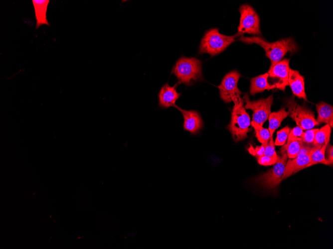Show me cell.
<instances>
[{
  "mask_svg": "<svg viewBox=\"0 0 333 249\" xmlns=\"http://www.w3.org/2000/svg\"><path fill=\"white\" fill-rule=\"evenodd\" d=\"M239 40L247 44H257L262 47L265 51L266 56L271 61L269 69L282 60L287 52L293 54L298 50L297 45L292 38H284L271 43L260 37H245L242 35Z\"/></svg>",
  "mask_w": 333,
  "mask_h": 249,
  "instance_id": "6da1fadb",
  "label": "cell"
},
{
  "mask_svg": "<svg viewBox=\"0 0 333 249\" xmlns=\"http://www.w3.org/2000/svg\"><path fill=\"white\" fill-rule=\"evenodd\" d=\"M201 68V63L198 59L182 56L176 61L171 73L177 78L178 84L188 86L202 79Z\"/></svg>",
  "mask_w": 333,
  "mask_h": 249,
  "instance_id": "7a4b0ae2",
  "label": "cell"
},
{
  "mask_svg": "<svg viewBox=\"0 0 333 249\" xmlns=\"http://www.w3.org/2000/svg\"><path fill=\"white\" fill-rule=\"evenodd\" d=\"M239 36H240L238 33L227 36L220 33L217 28L210 29L205 33L201 40L199 53L215 56L222 52Z\"/></svg>",
  "mask_w": 333,
  "mask_h": 249,
  "instance_id": "3957f363",
  "label": "cell"
},
{
  "mask_svg": "<svg viewBox=\"0 0 333 249\" xmlns=\"http://www.w3.org/2000/svg\"><path fill=\"white\" fill-rule=\"evenodd\" d=\"M243 99L234 104L230 122L227 126L233 140L235 142L242 141L247 137V133L252 131L249 127L250 118L244 106Z\"/></svg>",
  "mask_w": 333,
  "mask_h": 249,
  "instance_id": "277c9868",
  "label": "cell"
},
{
  "mask_svg": "<svg viewBox=\"0 0 333 249\" xmlns=\"http://www.w3.org/2000/svg\"><path fill=\"white\" fill-rule=\"evenodd\" d=\"M285 103L289 115L302 130L311 129L320 124L315 119L314 113L305 104L297 103L294 95L286 99Z\"/></svg>",
  "mask_w": 333,
  "mask_h": 249,
  "instance_id": "5b68a950",
  "label": "cell"
},
{
  "mask_svg": "<svg viewBox=\"0 0 333 249\" xmlns=\"http://www.w3.org/2000/svg\"><path fill=\"white\" fill-rule=\"evenodd\" d=\"M240 77L241 75L237 71H232L224 77L218 86L220 98L225 103L233 101L235 104L242 100L240 97L242 92L237 87Z\"/></svg>",
  "mask_w": 333,
  "mask_h": 249,
  "instance_id": "8992f818",
  "label": "cell"
},
{
  "mask_svg": "<svg viewBox=\"0 0 333 249\" xmlns=\"http://www.w3.org/2000/svg\"><path fill=\"white\" fill-rule=\"evenodd\" d=\"M239 11L240 19L237 33L240 36L244 33L261 35L259 17L254 9L245 4L240 6Z\"/></svg>",
  "mask_w": 333,
  "mask_h": 249,
  "instance_id": "52a82bcc",
  "label": "cell"
},
{
  "mask_svg": "<svg viewBox=\"0 0 333 249\" xmlns=\"http://www.w3.org/2000/svg\"><path fill=\"white\" fill-rule=\"evenodd\" d=\"M243 100L246 103L245 108L253 111V121L263 126L271 113V108L273 101V95H270L266 98L251 101L248 94L245 93L243 96Z\"/></svg>",
  "mask_w": 333,
  "mask_h": 249,
  "instance_id": "ba28073f",
  "label": "cell"
},
{
  "mask_svg": "<svg viewBox=\"0 0 333 249\" xmlns=\"http://www.w3.org/2000/svg\"><path fill=\"white\" fill-rule=\"evenodd\" d=\"M288 156L286 153L279 158L274 166L266 173L257 177L255 181L268 189L276 187L283 179Z\"/></svg>",
  "mask_w": 333,
  "mask_h": 249,
  "instance_id": "9c48e42d",
  "label": "cell"
},
{
  "mask_svg": "<svg viewBox=\"0 0 333 249\" xmlns=\"http://www.w3.org/2000/svg\"><path fill=\"white\" fill-rule=\"evenodd\" d=\"M290 59L285 58L281 60L267 72L268 82L271 85H275L277 88L284 91L288 85Z\"/></svg>",
  "mask_w": 333,
  "mask_h": 249,
  "instance_id": "30bf717a",
  "label": "cell"
},
{
  "mask_svg": "<svg viewBox=\"0 0 333 249\" xmlns=\"http://www.w3.org/2000/svg\"><path fill=\"white\" fill-rule=\"evenodd\" d=\"M178 83L171 86L166 83L161 88L159 94V105L162 108L174 107L176 100L179 98L181 93L176 91Z\"/></svg>",
  "mask_w": 333,
  "mask_h": 249,
  "instance_id": "8fae6325",
  "label": "cell"
},
{
  "mask_svg": "<svg viewBox=\"0 0 333 249\" xmlns=\"http://www.w3.org/2000/svg\"><path fill=\"white\" fill-rule=\"evenodd\" d=\"M181 113L184 122L183 127L185 131L191 134L197 133L203 126V123L199 114L194 110H186L175 105L174 106Z\"/></svg>",
  "mask_w": 333,
  "mask_h": 249,
  "instance_id": "7c38bea8",
  "label": "cell"
},
{
  "mask_svg": "<svg viewBox=\"0 0 333 249\" xmlns=\"http://www.w3.org/2000/svg\"><path fill=\"white\" fill-rule=\"evenodd\" d=\"M313 153L307 154H302L297 156L293 160L287 161L283 179H285L293 173L305 168L311 162V155Z\"/></svg>",
  "mask_w": 333,
  "mask_h": 249,
  "instance_id": "4fadbf2b",
  "label": "cell"
},
{
  "mask_svg": "<svg viewBox=\"0 0 333 249\" xmlns=\"http://www.w3.org/2000/svg\"><path fill=\"white\" fill-rule=\"evenodd\" d=\"M288 82L294 95L307 101L305 91L304 78L300 75L299 72L290 68Z\"/></svg>",
  "mask_w": 333,
  "mask_h": 249,
  "instance_id": "5bb4252c",
  "label": "cell"
},
{
  "mask_svg": "<svg viewBox=\"0 0 333 249\" xmlns=\"http://www.w3.org/2000/svg\"><path fill=\"white\" fill-rule=\"evenodd\" d=\"M49 1V0H32L36 19V29L43 25L50 26L46 16Z\"/></svg>",
  "mask_w": 333,
  "mask_h": 249,
  "instance_id": "9a60e30c",
  "label": "cell"
},
{
  "mask_svg": "<svg viewBox=\"0 0 333 249\" xmlns=\"http://www.w3.org/2000/svg\"><path fill=\"white\" fill-rule=\"evenodd\" d=\"M268 78V74L266 73L252 78L250 81V94L253 95L257 93L263 92L266 89L270 90L276 88L275 85L269 83Z\"/></svg>",
  "mask_w": 333,
  "mask_h": 249,
  "instance_id": "2e32d148",
  "label": "cell"
},
{
  "mask_svg": "<svg viewBox=\"0 0 333 249\" xmlns=\"http://www.w3.org/2000/svg\"><path fill=\"white\" fill-rule=\"evenodd\" d=\"M318 113L317 121L319 123H326L333 127V106L325 102H321L316 104Z\"/></svg>",
  "mask_w": 333,
  "mask_h": 249,
  "instance_id": "e0dca14e",
  "label": "cell"
},
{
  "mask_svg": "<svg viewBox=\"0 0 333 249\" xmlns=\"http://www.w3.org/2000/svg\"><path fill=\"white\" fill-rule=\"evenodd\" d=\"M289 115L288 111H286L285 108H281L276 112H273L269 114L268 130L270 134V137H273L274 131L280 127L282 121Z\"/></svg>",
  "mask_w": 333,
  "mask_h": 249,
  "instance_id": "ac0fdd59",
  "label": "cell"
},
{
  "mask_svg": "<svg viewBox=\"0 0 333 249\" xmlns=\"http://www.w3.org/2000/svg\"><path fill=\"white\" fill-rule=\"evenodd\" d=\"M305 145L300 138L288 139L285 145L281 149V153L284 154L287 152V156L290 159H294L297 155L301 148Z\"/></svg>",
  "mask_w": 333,
  "mask_h": 249,
  "instance_id": "d6986e66",
  "label": "cell"
},
{
  "mask_svg": "<svg viewBox=\"0 0 333 249\" xmlns=\"http://www.w3.org/2000/svg\"><path fill=\"white\" fill-rule=\"evenodd\" d=\"M331 133V127L328 124L319 129L315 135L313 146L320 148L326 144H328Z\"/></svg>",
  "mask_w": 333,
  "mask_h": 249,
  "instance_id": "ffe728a7",
  "label": "cell"
},
{
  "mask_svg": "<svg viewBox=\"0 0 333 249\" xmlns=\"http://www.w3.org/2000/svg\"><path fill=\"white\" fill-rule=\"evenodd\" d=\"M328 144H326L321 148L315 150L311 155V162L306 167L313 165L322 163L328 165V163L325 158V152Z\"/></svg>",
  "mask_w": 333,
  "mask_h": 249,
  "instance_id": "44dd1931",
  "label": "cell"
},
{
  "mask_svg": "<svg viewBox=\"0 0 333 249\" xmlns=\"http://www.w3.org/2000/svg\"><path fill=\"white\" fill-rule=\"evenodd\" d=\"M250 125L254 129L256 137L261 144L268 142L270 138V134L268 129L263 128L262 126L253 121L251 122Z\"/></svg>",
  "mask_w": 333,
  "mask_h": 249,
  "instance_id": "7402d4cb",
  "label": "cell"
},
{
  "mask_svg": "<svg viewBox=\"0 0 333 249\" xmlns=\"http://www.w3.org/2000/svg\"><path fill=\"white\" fill-rule=\"evenodd\" d=\"M290 132V129L287 126L278 131L274 144L276 146L284 145L288 139Z\"/></svg>",
  "mask_w": 333,
  "mask_h": 249,
  "instance_id": "603a6c76",
  "label": "cell"
},
{
  "mask_svg": "<svg viewBox=\"0 0 333 249\" xmlns=\"http://www.w3.org/2000/svg\"><path fill=\"white\" fill-rule=\"evenodd\" d=\"M318 130L319 129L317 128L307 130L302 138L303 142L308 146L311 145L313 146L315 135Z\"/></svg>",
  "mask_w": 333,
  "mask_h": 249,
  "instance_id": "cb8c5ba5",
  "label": "cell"
},
{
  "mask_svg": "<svg viewBox=\"0 0 333 249\" xmlns=\"http://www.w3.org/2000/svg\"><path fill=\"white\" fill-rule=\"evenodd\" d=\"M263 155L276 159L279 158L275 151L273 137H271L269 140L268 144L265 147Z\"/></svg>",
  "mask_w": 333,
  "mask_h": 249,
  "instance_id": "d4e9b609",
  "label": "cell"
},
{
  "mask_svg": "<svg viewBox=\"0 0 333 249\" xmlns=\"http://www.w3.org/2000/svg\"><path fill=\"white\" fill-rule=\"evenodd\" d=\"M268 143V142L262 144L260 146H257L255 148L250 145V147L248 149V151L250 154L258 159L263 155L265 147Z\"/></svg>",
  "mask_w": 333,
  "mask_h": 249,
  "instance_id": "484cf974",
  "label": "cell"
},
{
  "mask_svg": "<svg viewBox=\"0 0 333 249\" xmlns=\"http://www.w3.org/2000/svg\"><path fill=\"white\" fill-rule=\"evenodd\" d=\"M278 159L263 155L258 159V162L260 165L262 166L273 165L276 164Z\"/></svg>",
  "mask_w": 333,
  "mask_h": 249,
  "instance_id": "4316f807",
  "label": "cell"
},
{
  "mask_svg": "<svg viewBox=\"0 0 333 249\" xmlns=\"http://www.w3.org/2000/svg\"><path fill=\"white\" fill-rule=\"evenodd\" d=\"M304 132L303 130L298 126L294 128L290 132L288 137V139H291L293 138H300L302 139V138L303 136Z\"/></svg>",
  "mask_w": 333,
  "mask_h": 249,
  "instance_id": "83f0119b",
  "label": "cell"
},
{
  "mask_svg": "<svg viewBox=\"0 0 333 249\" xmlns=\"http://www.w3.org/2000/svg\"><path fill=\"white\" fill-rule=\"evenodd\" d=\"M328 158L326 160L328 163V165H333V146H329L328 150Z\"/></svg>",
  "mask_w": 333,
  "mask_h": 249,
  "instance_id": "f1b7e54d",
  "label": "cell"
}]
</instances>
